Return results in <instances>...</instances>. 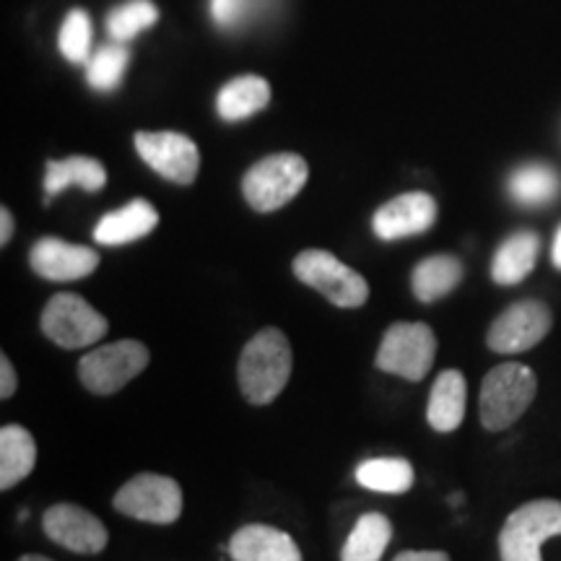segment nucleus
I'll return each mask as SVG.
<instances>
[{"instance_id":"ddd939ff","label":"nucleus","mask_w":561,"mask_h":561,"mask_svg":"<svg viewBox=\"0 0 561 561\" xmlns=\"http://www.w3.org/2000/svg\"><path fill=\"white\" fill-rule=\"evenodd\" d=\"M30 265L37 276L47 280H81L100 268V255L83 244L42 237L32 244Z\"/></svg>"},{"instance_id":"1a4fd4ad","label":"nucleus","mask_w":561,"mask_h":561,"mask_svg":"<svg viewBox=\"0 0 561 561\" xmlns=\"http://www.w3.org/2000/svg\"><path fill=\"white\" fill-rule=\"evenodd\" d=\"M42 333L60 348H83L107 333V318L79 294H55L42 310Z\"/></svg>"},{"instance_id":"412c9836","label":"nucleus","mask_w":561,"mask_h":561,"mask_svg":"<svg viewBox=\"0 0 561 561\" xmlns=\"http://www.w3.org/2000/svg\"><path fill=\"white\" fill-rule=\"evenodd\" d=\"M462 263L455 255H432L413 268L411 289L419 301L430 305L447 297L462 280Z\"/></svg>"},{"instance_id":"a211bd4d","label":"nucleus","mask_w":561,"mask_h":561,"mask_svg":"<svg viewBox=\"0 0 561 561\" xmlns=\"http://www.w3.org/2000/svg\"><path fill=\"white\" fill-rule=\"evenodd\" d=\"M541 240L536 231H515L500 244L491 261V278L500 286H515L530 276L536 268Z\"/></svg>"},{"instance_id":"4468645a","label":"nucleus","mask_w":561,"mask_h":561,"mask_svg":"<svg viewBox=\"0 0 561 561\" xmlns=\"http://www.w3.org/2000/svg\"><path fill=\"white\" fill-rule=\"evenodd\" d=\"M437 221V203L430 193H403L382 208H377L375 219H371V229L385 242L403 240V237L421 234V231L432 229Z\"/></svg>"},{"instance_id":"39448f33","label":"nucleus","mask_w":561,"mask_h":561,"mask_svg":"<svg viewBox=\"0 0 561 561\" xmlns=\"http://www.w3.org/2000/svg\"><path fill=\"white\" fill-rule=\"evenodd\" d=\"M294 276L343 310H356V307L367 305L369 299V284L362 273L348 268L328 250L299 252L294 257Z\"/></svg>"},{"instance_id":"a878e982","label":"nucleus","mask_w":561,"mask_h":561,"mask_svg":"<svg viewBox=\"0 0 561 561\" xmlns=\"http://www.w3.org/2000/svg\"><path fill=\"white\" fill-rule=\"evenodd\" d=\"M125 68H128V50L121 42H112V45H104L91 55L87 62V79L91 89L112 91L121 83Z\"/></svg>"},{"instance_id":"b1692460","label":"nucleus","mask_w":561,"mask_h":561,"mask_svg":"<svg viewBox=\"0 0 561 561\" xmlns=\"http://www.w3.org/2000/svg\"><path fill=\"white\" fill-rule=\"evenodd\" d=\"M559 191V174L546 164H525L510 178V195L520 206H546V203L557 201Z\"/></svg>"},{"instance_id":"5701e85b","label":"nucleus","mask_w":561,"mask_h":561,"mask_svg":"<svg viewBox=\"0 0 561 561\" xmlns=\"http://www.w3.org/2000/svg\"><path fill=\"white\" fill-rule=\"evenodd\" d=\"M104 182H107V170L102 167V161L89 159V157H70L66 161H47V174H45V191L47 201L53 195H58L70 185H81L87 193L102 191Z\"/></svg>"},{"instance_id":"72a5a7b5","label":"nucleus","mask_w":561,"mask_h":561,"mask_svg":"<svg viewBox=\"0 0 561 561\" xmlns=\"http://www.w3.org/2000/svg\"><path fill=\"white\" fill-rule=\"evenodd\" d=\"M19 561H53V559L42 557V553H26V557H21Z\"/></svg>"},{"instance_id":"f3484780","label":"nucleus","mask_w":561,"mask_h":561,"mask_svg":"<svg viewBox=\"0 0 561 561\" xmlns=\"http://www.w3.org/2000/svg\"><path fill=\"white\" fill-rule=\"evenodd\" d=\"M468 385L462 371L445 369L432 385L430 405H426V421L434 432H455L466 419Z\"/></svg>"},{"instance_id":"393cba45","label":"nucleus","mask_w":561,"mask_h":561,"mask_svg":"<svg viewBox=\"0 0 561 561\" xmlns=\"http://www.w3.org/2000/svg\"><path fill=\"white\" fill-rule=\"evenodd\" d=\"M356 481L380 494H405L413 486V466L405 458H371L356 468Z\"/></svg>"},{"instance_id":"9d476101","label":"nucleus","mask_w":561,"mask_h":561,"mask_svg":"<svg viewBox=\"0 0 561 561\" xmlns=\"http://www.w3.org/2000/svg\"><path fill=\"white\" fill-rule=\"evenodd\" d=\"M553 325L549 305L538 299H523L507 307L500 318L491 322L486 346L496 354H523L538 346Z\"/></svg>"},{"instance_id":"cd10ccee","label":"nucleus","mask_w":561,"mask_h":561,"mask_svg":"<svg viewBox=\"0 0 561 561\" xmlns=\"http://www.w3.org/2000/svg\"><path fill=\"white\" fill-rule=\"evenodd\" d=\"M60 53L70 62H89L91 58V19L87 11H70L60 30Z\"/></svg>"},{"instance_id":"6e6552de","label":"nucleus","mask_w":561,"mask_h":561,"mask_svg":"<svg viewBox=\"0 0 561 561\" xmlns=\"http://www.w3.org/2000/svg\"><path fill=\"white\" fill-rule=\"evenodd\" d=\"M115 510L133 520L172 525L182 515V489L170 476L138 473L115 494Z\"/></svg>"},{"instance_id":"7ed1b4c3","label":"nucleus","mask_w":561,"mask_h":561,"mask_svg":"<svg viewBox=\"0 0 561 561\" xmlns=\"http://www.w3.org/2000/svg\"><path fill=\"white\" fill-rule=\"evenodd\" d=\"M561 536V502L533 500L525 502L504 520L500 530L502 561H543L541 546Z\"/></svg>"},{"instance_id":"aec40b11","label":"nucleus","mask_w":561,"mask_h":561,"mask_svg":"<svg viewBox=\"0 0 561 561\" xmlns=\"http://www.w3.org/2000/svg\"><path fill=\"white\" fill-rule=\"evenodd\" d=\"M271 87L261 76H240V79L229 81L227 87L216 96V110L219 117L227 123H240L268 107Z\"/></svg>"},{"instance_id":"f03ea898","label":"nucleus","mask_w":561,"mask_h":561,"mask_svg":"<svg viewBox=\"0 0 561 561\" xmlns=\"http://www.w3.org/2000/svg\"><path fill=\"white\" fill-rule=\"evenodd\" d=\"M536 371L520 362H504L483 377L481 382V424L489 432L510 430L536 398Z\"/></svg>"},{"instance_id":"c85d7f7f","label":"nucleus","mask_w":561,"mask_h":561,"mask_svg":"<svg viewBox=\"0 0 561 561\" xmlns=\"http://www.w3.org/2000/svg\"><path fill=\"white\" fill-rule=\"evenodd\" d=\"M250 9V0H210V13L216 24L237 26Z\"/></svg>"},{"instance_id":"f257e3e1","label":"nucleus","mask_w":561,"mask_h":561,"mask_svg":"<svg viewBox=\"0 0 561 561\" xmlns=\"http://www.w3.org/2000/svg\"><path fill=\"white\" fill-rule=\"evenodd\" d=\"M294 367L291 343L278 328H265L255 333L242 348L237 364V380L242 396L252 405H268L289 385Z\"/></svg>"},{"instance_id":"423d86ee","label":"nucleus","mask_w":561,"mask_h":561,"mask_svg":"<svg viewBox=\"0 0 561 561\" xmlns=\"http://www.w3.org/2000/svg\"><path fill=\"white\" fill-rule=\"evenodd\" d=\"M434 356H437V335L426 322H396L385 331L375 364L388 375L421 382L430 375Z\"/></svg>"},{"instance_id":"0eeeda50","label":"nucleus","mask_w":561,"mask_h":561,"mask_svg":"<svg viewBox=\"0 0 561 561\" xmlns=\"http://www.w3.org/2000/svg\"><path fill=\"white\" fill-rule=\"evenodd\" d=\"M149 362L151 354L144 343L125 339L89 351L79 362V377L83 388L94 396H115L130 380H136L149 367Z\"/></svg>"},{"instance_id":"4be33fe9","label":"nucleus","mask_w":561,"mask_h":561,"mask_svg":"<svg viewBox=\"0 0 561 561\" xmlns=\"http://www.w3.org/2000/svg\"><path fill=\"white\" fill-rule=\"evenodd\" d=\"M392 538V523L380 512H367L356 520L341 549V561H380Z\"/></svg>"},{"instance_id":"f8f14e48","label":"nucleus","mask_w":561,"mask_h":561,"mask_svg":"<svg viewBox=\"0 0 561 561\" xmlns=\"http://www.w3.org/2000/svg\"><path fill=\"white\" fill-rule=\"evenodd\" d=\"M42 528L53 543L73 553H83V557L102 553L110 543V533L100 517L70 502L53 504L50 510H45Z\"/></svg>"},{"instance_id":"9b49d317","label":"nucleus","mask_w":561,"mask_h":561,"mask_svg":"<svg viewBox=\"0 0 561 561\" xmlns=\"http://www.w3.org/2000/svg\"><path fill=\"white\" fill-rule=\"evenodd\" d=\"M136 151L161 178L178 185H191L198 178L201 151L191 138L174 130L136 133Z\"/></svg>"},{"instance_id":"bb28decb","label":"nucleus","mask_w":561,"mask_h":561,"mask_svg":"<svg viewBox=\"0 0 561 561\" xmlns=\"http://www.w3.org/2000/svg\"><path fill=\"white\" fill-rule=\"evenodd\" d=\"M159 9L151 3V0H128V3L117 5L115 11L110 13L107 30L115 42H128L136 37L138 32L149 30V26L157 24Z\"/></svg>"},{"instance_id":"2f4dec72","label":"nucleus","mask_w":561,"mask_h":561,"mask_svg":"<svg viewBox=\"0 0 561 561\" xmlns=\"http://www.w3.org/2000/svg\"><path fill=\"white\" fill-rule=\"evenodd\" d=\"M13 237V216L9 208H0V244H9Z\"/></svg>"},{"instance_id":"2eb2a0df","label":"nucleus","mask_w":561,"mask_h":561,"mask_svg":"<svg viewBox=\"0 0 561 561\" xmlns=\"http://www.w3.org/2000/svg\"><path fill=\"white\" fill-rule=\"evenodd\" d=\"M229 557L234 561H305L289 533L263 523L237 530L229 541Z\"/></svg>"},{"instance_id":"c756f323","label":"nucleus","mask_w":561,"mask_h":561,"mask_svg":"<svg viewBox=\"0 0 561 561\" xmlns=\"http://www.w3.org/2000/svg\"><path fill=\"white\" fill-rule=\"evenodd\" d=\"M16 369H13L11 359L5 354H0V398L3 401H9V398L16 392Z\"/></svg>"},{"instance_id":"dca6fc26","label":"nucleus","mask_w":561,"mask_h":561,"mask_svg":"<svg viewBox=\"0 0 561 561\" xmlns=\"http://www.w3.org/2000/svg\"><path fill=\"white\" fill-rule=\"evenodd\" d=\"M159 224L157 208L149 201H133L121 210L102 216L100 224L94 227V240L107 248H117V244H128L136 240H144L151 234Z\"/></svg>"},{"instance_id":"6ab92c4d","label":"nucleus","mask_w":561,"mask_h":561,"mask_svg":"<svg viewBox=\"0 0 561 561\" xmlns=\"http://www.w3.org/2000/svg\"><path fill=\"white\" fill-rule=\"evenodd\" d=\"M37 466V442L24 426L5 424L0 430V489L9 491Z\"/></svg>"},{"instance_id":"473e14b6","label":"nucleus","mask_w":561,"mask_h":561,"mask_svg":"<svg viewBox=\"0 0 561 561\" xmlns=\"http://www.w3.org/2000/svg\"><path fill=\"white\" fill-rule=\"evenodd\" d=\"M551 261L557 268L561 271V227L557 231V237H553V248H551Z\"/></svg>"},{"instance_id":"20e7f679","label":"nucleus","mask_w":561,"mask_h":561,"mask_svg":"<svg viewBox=\"0 0 561 561\" xmlns=\"http://www.w3.org/2000/svg\"><path fill=\"white\" fill-rule=\"evenodd\" d=\"M310 178V167L299 153H273L252 164L242 180L244 201L257 214H271L297 198Z\"/></svg>"},{"instance_id":"7c9ffc66","label":"nucleus","mask_w":561,"mask_h":561,"mask_svg":"<svg viewBox=\"0 0 561 561\" xmlns=\"http://www.w3.org/2000/svg\"><path fill=\"white\" fill-rule=\"evenodd\" d=\"M392 561H453L445 551H403Z\"/></svg>"}]
</instances>
